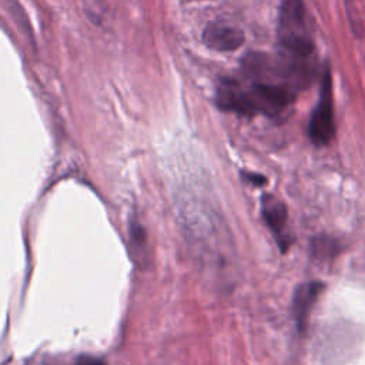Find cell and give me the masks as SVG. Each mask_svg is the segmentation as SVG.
Listing matches in <instances>:
<instances>
[{
    "instance_id": "cell-6",
    "label": "cell",
    "mask_w": 365,
    "mask_h": 365,
    "mask_svg": "<svg viewBox=\"0 0 365 365\" xmlns=\"http://www.w3.org/2000/svg\"><path fill=\"white\" fill-rule=\"evenodd\" d=\"M322 289H324V284L319 281L301 284L295 289L294 298H292V315H294L297 328L301 332L305 329L309 311Z\"/></svg>"
},
{
    "instance_id": "cell-10",
    "label": "cell",
    "mask_w": 365,
    "mask_h": 365,
    "mask_svg": "<svg viewBox=\"0 0 365 365\" xmlns=\"http://www.w3.org/2000/svg\"><path fill=\"white\" fill-rule=\"evenodd\" d=\"M242 175L247 181H250L254 185H264L267 182V178L264 175H259L255 173H242Z\"/></svg>"
},
{
    "instance_id": "cell-2",
    "label": "cell",
    "mask_w": 365,
    "mask_h": 365,
    "mask_svg": "<svg viewBox=\"0 0 365 365\" xmlns=\"http://www.w3.org/2000/svg\"><path fill=\"white\" fill-rule=\"evenodd\" d=\"M302 0H281L278 14V40L284 58L308 64L312 51V34Z\"/></svg>"
},
{
    "instance_id": "cell-3",
    "label": "cell",
    "mask_w": 365,
    "mask_h": 365,
    "mask_svg": "<svg viewBox=\"0 0 365 365\" xmlns=\"http://www.w3.org/2000/svg\"><path fill=\"white\" fill-rule=\"evenodd\" d=\"M335 134V121H334V100H332V83L329 70L325 68L322 81L319 100L312 111L308 135L312 144L315 145H327Z\"/></svg>"
},
{
    "instance_id": "cell-9",
    "label": "cell",
    "mask_w": 365,
    "mask_h": 365,
    "mask_svg": "<svg viewBox=\"0 0 365 365\" xmlns=\"http://www.w3.org/2000/svg\"><path fill=\"white\" fill-rule=\"evenodd\" d=\"M74 365H106V362L101 361L100 358L83 355V356H80V358L76 361Z\"/></svg>"
},
{
    "instance_id": "cell-1",
    "label": "cell",
    "mask_w": 365,
    "mask_h": 365,
    "mask_svg": "<svg viewBox=\"0 0 365 365\" xmlns=\"http://www.w3.org/2000/svg\"><path fill=\"white\" fill-rule=\"evenodd\" d=\"M295 98L294 87L285 83L257 80L250 88L237 83H224L217 93V104L221 110L242 115L268 114L277 115Z\"/></svg>"
},
{
    "instance_id": "cell-5",
    "label": "cell",
    "mask_w": 365,
    "mask_h": 365,
    "mask_svg": "<svg viewBox=\"0 0 365 365\" xmlns=\"http://www.w3.org/2000/svg\"><path fill=\"white\" fill-rule=\"evenodd\" d=\"M261 211L262 217L269 227V230L274 232L277 237L278 245L281 247L282 251L288 248L291 244L289 237L285 234V227H287V208L281 200H278L274 195H264L261 201Z\"/></svg>"
},
{
    "instance_id": "cell-7",
    "label": "cell",
    "mask_w": 365,
    "mask_h": 365,
    "mask_svg": "<svg viewBox=\"0 0 365 365\" xmlns=\"http://www.w3.org/2000/svg\"><path fill=\"white\" fill-rule=\"evenodd\" d=\"M311 252L318 259H331L339 252V244L332 237L319 235L312 238Z\"/></svg>"
},
{
    "instance_id": "cell-8",
    "label": "cell",
    "mask_w": 365,
    "mask_h": 365,
    "mask_svg": "<svg viewBox=\"0 0 365 365\" xmlns=\"http://www.w3.org/2000/svg\"><path fill=\"white\" fill-rule=\"evenodd\" d=\"M130 234H131V238L134 240V242H137L138 245H143L145 242V234H144V230L140 224H137V222L131 224Z\"/></svg>"
},
{
    "instance_id": "cell-4",
    "label": "cell",
    "mask_w": 365,
    "mask_h": 365,
    "mask_svg": "<svg viewBox=\"0 0 365 365\" xmlns=\"http://www.w3.org/2000/svg\"><path fill=\"white\" fill-rule=\"evenodd\" d=\"M244 33L225 23H211L202 31V41L215 51H234L244 44Z\"/></svg>"
}]
</instances>
